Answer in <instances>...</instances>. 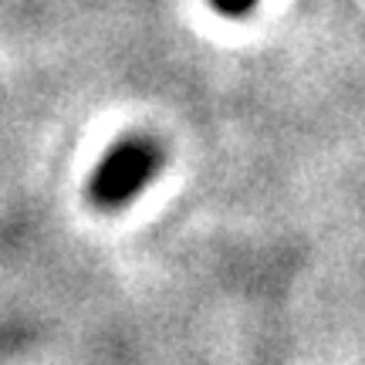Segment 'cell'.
<instances>
[{
    "label": "cell",
    "mask_w": 365,
    "mask_h": 365,
    "mask_svg": "<svg viewBox=\"0 0 365 365\" xmlns=\"http://www.w3.org/2000/svg\"><path fill=\"white\" fill-rule=\"evenodd\" d=\"M163 170V149L145 135L115 143L91 173L88 200L98 210H125L145 193V186Z\"/></svg>",
    "instance_id": "obj_1"
},
{
    "label": "cell",
    "mask_w": 365,
    "mask_h": 365,
    "mask_svg": "<svg viewBox=\"0 0 365 365\" xmlns=\"http://www.w3.org/2000/svg\"><path fill=\"white\" fill-rule=\"evenodd\" d=\"M210 4H213L223 17H244V14H250L257 7V0H210Z\"/></svg>",
    "instance_id": "obj_2"
}]
</instances>
